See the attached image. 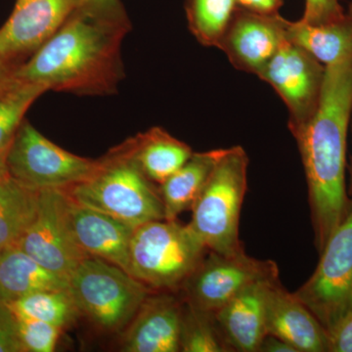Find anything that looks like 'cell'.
I'll return each instance as SVG.
<instances>
[{
	"instance_id": "cell-1",
	"label": "cell",
	"mask_w": 352,
	"mask_h": 352,
	"mask_svg": "<svg viewBox=\"0 0 352 352\" xmlns=\"http://www.w3.org/2000/svg\"><path fill=\"white\" fill-rule=\"evenodd\" d=\"M131 30L122 3H80L61 29L18 67L15 80L78 96L117 94L124 78L122 45Z\"/></svg>"
},
{
	"instance_id": "cell-2",
	"label": "cell",
	"mask_w": 352,
	"mask_h": 352,
	"mask_svg": "<svg viewBox=\"0 0 352 352\" xmlns=\"http://www.w3.org/2000/svg\"><path fill=\"white\" fill-rule=\"evenodd\" d=\"M351 117L352 57L326 66L316 112L294 136L305 168L315 247L319 252L351 207L346 183Z\"/></svg>"
},
{
	"instance_id": "cell-3",
	"label": "cell",
	"mask_w": 352,
	"mask_h": 352,
	"mask_svg": "<svg viewBox=\"0 0 352 352\" xmlns=\"http://www.w3.org/2000/svg\"><path fill=\"white\" fill-rule=\"evenodd\" d=\"M64 191L76 203L134 228L164 219L160 190L139 168L129 140L99 159L96 170L87 179Z\"/></svg>"
},
{
	"instance_id": "cell-4",
	"label": "cell",
	"mask_w": 352,
	"mask_h": 352,
	"mask_svg": "<svg viewBox=\"0 0 352 352\" xmlns=\"http://www.w3.org/2000/svg\"><path fill=\"white\" fill-rule=\"evenodd\" d=\"M249 163V157L241 146L226 149L192 206L189 224L208 251L226 254L244 251L239 224Z\"/></svg>"
},
{
	"instance_id": "cell-5",
	"label": "cell",
	"mask_w": 352,
	"mask_h": 352,
	"mask_svg": "<svg viewBox=\"0 0 352 352\" xmlns=\"http://www.w3.org/2000/svg\"><path fill=\"white\" fill-rule=\"evenodd\" d=\"M207 251L190 224L154 220L134 229L129 272L156 291H178Z\"/></svg>"
},
{
	"instance_id": "cell-6",
	"label": "cell",
	"mask_w": 352,
	"mask_h": 352,
	"mask_svg": "<svg viewBox=\"0 0 352 352\" xmlns=\"http://www.w3.org/2000/svg\"><path fill=\"white\" fill-rule=\"evenodd\" d=\"M69 291L80 314L101 330L120 332L156 289L115 264L88 256L69 276Z\"/></svg>"
},
{
	"instance_id": "cell-7",
	"label": "cell",
	"mask_w": 352,
	"mask_h": 352,
	"mask_svg": "<svg viewBox=\"0 0 352 352\" xmlns=\"http://www.w3.org/2000/svg\"><path fill=\"white\" fill-rule=\"evenodd\" d=\"M98 163L99 160L62 149L27 120L18 129L6 157L9 175L36 190L74 186L91 175Z\"/></svg>"
},
{
	"instance_id": "cell-8",
	"label": "cell",
	"mask_w": 352,
	"mask_h": 352,
	"mask_svg": "<svg viewBox=\"0 0 352 352\" xmlns=\"http://www.w3.org/2000/svg\"><path fill=\"white\" fill-rule=\"evenodd\" d=\"M319 254L314 274L295 294L328 332L352 311V201Z\"/></svg>"
},
{
	"instance_id": "cell-9",
	"label": "cell",
	"mask_w": 352,
	"mask_h": 352,
	"mask_svg": "<svg viewBox=\"0 0 352 352\" xmlns=\"http://www.w3.org/2000/svg\"><path fill=\"white\" fill-rule=\"evenodd\" d=\"M276 276L279 271L274 261L252 258L245 251L231 254L210 251L179 289L185 302L214 314L250 285Z\"/></svg>"
},
{
	"instance_id": "cell-10",
	"label": "cell",
	"mask_w": 352,
	"mask_h": 352,
	"mask_svg": "<svg viewBox=\"0 0 352 352\" xmlns=\"http://www.w3.org/2000/svg\"><path fill=\"white\" fill-rule=\"evenodd\" d=\"M326 66L285 39L258 74L273 87L289 111V129L296 136L314 117L320 101Z\"/></svg>"
},
{
	"instance_id": "cell-11",
	"label": "cell",
	"mask_w": 352,
	"mask_h": 352,
	"mask_svg": "<svg viewBox=\"0 0 352 352\" xmlns=\"http://www.w3.org/2000/svg\"><path fill=\"white\" fill-rule=\"evenodd\" d=\"M67 204L64 190H41L38 212L17 247L51 272L69 280L88 256L74 239Z\"/></svg>"
},
{
	"instance_id": "cell-12",
	"label": "cell",
	"mask_w": 352,
	"mask_h": 352,
	"mask_svg": "<svg viewBox=\"0 0 352 352\" xmlns=\"http://www.w3.org/2000/svg\"><path fill=\"white\" fill-rule=\"evenodd\" d=\"M82 0H17L0 28V57L20 66L43 47Z\"/></svg>"
},
{
	"instance_id": "cell-13",
	"label": "cell",
	"mask_w": 352,
	"mask_h": 352,
	"mask_svg": "<svg viewBox=\"0 0 352 352\" xmlns=\"http://www.w3.org/2000/svg\"><path fill=\"white\" fill-rule=\"evenodd\" d=\"M280 14L261 15L238 8L219 44L234 68L258 75L286 39Z\"/></svg>"
},
{
	"instance_id": "cell-14",
	"label": "cell",
	"mask_w": 352,
	"mask_h": 352,
	"mask_svg": "<svg viewBox=\"0 0 352 352\" xmlns=\"http://www.w3.org/2000/svg\"><path fill=\"white\" fill-rule=\"evenodd\" d=\"M175 291H153L126 326L120 351L177 352L184 300Z\"/></svg>"
},
{
	"instance_id": "cell-15",
	"label": "cell",
	"mask_w": 352,
	"mask_h": 352,
	"mask_svg": "<svg viewBox=\"0 0 352 352\" xmlns=\"http://www.w3.org/2000/svg\"><path fill=\"white\" fill-rule=\"evenodd\" d=\"M67 217L74 239L88 256L104 259L131 274L129 250L134 227L69 196Z\"/></svg>"
},
{
	"instance_id": "cell-16",
	"label": "cell",
	"mask_w": 352,
	"mask_h": 352,
	"mask_svg": "<svg viewBox=\"0 0 352 352\" xmlns=\"http://www.w3.org/2000/svg\"><path fill=\"white\" fill-rule=\"evenodd\" d=\"M279 276L265 278L243 289L214 312L220 335L231 351L258 352L266 332V305L271 286Z\"/></svg>"
},
{
	"instance_id": "cell-17",
	"label": "cell",
	"mask_w": 352,
	"mask_h": 352,
	"mask_svg": "<svg viewBox=\"0 0 352 352\" xmlns=\"http://www.w3.org/2000/svg\"><path fill=\"white\" fill-rule=\"evenodd\" d=\"M266 332L298 352H328V333L298 298L275 281L268 293Z\"/></svg>"
},
{
	"instance_id": "cell-18",
	"label": "cell",
	"mask_w": 352,
	"mask_h": 352,
	"mask_svg": "<svg viewBox=\"0 0 352 352\" xmlns=\"http://www.w3.org/2000/svg\"><path fill=\"white\" fill-rule=\"evenodd\" d=\"M69 288V280L51 272L17 245L0 251V300L11 303L44 289Z\"/></svg>"
},
{
	"instance_id": "cell-19",
	"label": "cell",
	"mask_w": 352,
	"mask_h": 352,
	"mask_svg": "<svg viewBox=\"0 0 352 352\" xmlns=\"http://www.w3.org/2000/svg\"><path fill=\"white\" fill-rule=\"evenodd\" d=\"M129 141L139 168L155 184H163L194 153L186 143L157 126Z\"/></svg>"
},
{
	"instance_id": "cell-20",
	"label": "cell",
	"mask_w": 352,
	"mask_h": 352,
	"mask_svg": "<svg viewBox=\"0 0 352 352\" xmlns=\"http://www.w3.org/2000/svg\"><path fill=\"white\" fill-rule=\"evenodd\" d=\"M226 149L193 153L179 170L160 185L164 219L175 220L191 210Z\"/></svg>"
},
{
	"instance_id": "cell-21",
	"label": "cell",
	"mask_w": 352,
	"mask_h": 352,
	"mask_svg": "<svg viewBox=\"0 0 352 352\" xmlns=\"http://www.w3.org/2000/svg\"><path fill=\"white\" fill-rule=\"evenodd\" d=\"M286 38L307 51L324 66L352 57V18L324 25H309L302 21L287 20Z\"/></svg>"
},
{
	"instance_id": "cell-22",
	"label": "cell",
	"mask_w": 352,
	"mask_h": 352,
	"mask_svg": "<svg viewBox=\"0 0 352 352\" xmlns=\"http://www.w3.org/2000/svg\"><path fill=\"white\" fill-rule=\"evenodd\" d=\"M41 190L7 175L0 182V251L17 245L38 212Z\"/></svg>"
},
{
	"instance_id": "cell-23",
	"label": "cell",
	"mask_w": 352,
	"mask_h": 352,
	"mask_svg": "<svg viewBox=\"0 0 352 352\" xmlns=\"http://www.w3.org/2000/svg\"><path fill=\"white\" fill-rule=\"evenodd\" d=\"M238 8L236 0H185L190 32L208 47H219Z\"/></svg>"
},
{
	"instance_id": "cell-24",
	"label": "cell",
	"mask_w": 352,
	"mask_h": 352,
	"mask_svg": "<svg viewBox=\"0 0 352 352\" xmlns=\"http://www.w3.org/2000/svg\"><path fill=\"white\" fill-rule=\"evenodd\" d=\"M9 305L18 317L36 319L62 329L71 325L80 314L69 288L34 292Z\"/></svg>"
},
{
	"instance_id": "cell-25",
	"label": "cell",
	"mask_w": 352,
	"mask_h": 352,
	"mask_svg": "<svg viewBox=\"0 0 352 352\" xmlns=\"http://www.w3.org/2000/svg\"><path fill=\"white\" fill-rule=\"evenodd\" d=\"M179 349L183 352H230L220 335L214 314L203 311L184 300Z\"/></svg>"
},
{
	"instance_id": "cell-26",
	"label": "cell",
	"mask_w": 352,
	"mask_h": 352,
	"mask_svg": "<svg viewBox=\"0 0 352 352\" xmlns=\"http://www.w3.org/2000/svg\"><path fill=\"white\" fill-rule=\"evenodd\" d=\"M45 92L43 85L15 80L0 94V151L11 144L25 113Z\"/></svg>"
},
{
	"instance_id": "cell-27",
	"label": "cell",
	"mask_w": 352,
	"mask_h": 352,
	"mask_svg": "<svg viewBox=\"0 0 352 352\" xmlns=\"http://www.w3.org/2000/svg\"><path fill=\"white\" fill-rule=\"evenodd\" d=\"M19 336L24 352H53L63 329L36 320L18 317Z\"/></svg>"
},
{
	"instance_id": "cell-28",
	"label": "cell",
	"mask_w": 352,
	"mask_h": 352,
	"mask_svg": "<svg viewBox=\"0 0 352 352\" xmlns=\"http://www.w3.org/2000/svg\"><path fill=\"white\" fill-rule=\"evenodd\" d=\"M346 15L339 0H305L300 21L309 25H324L342 19Z\"/></svg>"
},
{
	"instance_id": "cell-29",
	"label": "cell",
	"mask_w": 352,
	"mask_h": 352,
	"mask_svg": "<svg viewBox=\"0 0 352 352\" xmlns=\"http://www.w3.org/2000/svg\"><path fill=\"white\" fill-rule=\"evenodd\" d=\"M0 352H24L19 336V320L8 303L0 300Z\"/></svg>"
},
{
	"instance_id": "cell-30",
	"label": "cell",
	"mask_w": 352,
	"mask_h": 352,
	"mask_svg": "<svg viewBox=\"0 0 352 352\" xmlns=\"http://www.w3.org/2000/svg\"><path fill=\"white\" fill-rule=\"evenodd\" d=\"M327 333L328 352H352V311Z\"/></svg>"
},
{
	"instance_id": "cell-31",
	"label": "cell",
	"mask_w": 352,
	"mask_h": 352,
	"mask_svg": "<svg viewBox=\"0 0 352 352\" xmlns=\"http://www.w3.org/2000/svg\"><path fill=\"white\" fill-rule=\"evenodd\" d=\"M238 7L249 12L261 15H277L283 6V0H236Z\"/></svg>"
},
{
	"instance_id": "cell-32",
	"label": "cell",
	"mask_w": 352,
	"mask_h": 352,
	"mask_svg": "<svg viewBox=\"0 0 352 352\" xmlns=\"http://www.w3.org/2000/svg\"><path fill=\"white\" fill-rule=\"evenodd\" d=\"M258 352H298L291 344L272 335H266L259 344Z\"/></svg>"
},
{
	"instance_id": "cell-33",
	"label": "cell",
	"mask_w": 352,
	"mask_h": 352,
	"mask_svg": "<svg viewBox=\"0 0 352 352\" xmlns=\"http://www.w3.org/2000/svg\"><path fill=\"white\" fill-rule=\"evenodd\" d=\"M18 65L10 63L0 57V94L15 82V72Z\"/></svg>"
},
{
	"instance_id": "cell-34",
	"label": "cell",
	"mask_w": 352,
	"mask_h": 352,
	"mask_svg": "<svg viewBox=\"0 0 352 352\" xmlns=\"http://www.w3.org/2000/svg\"><path fill=\"white\" fill-rule=\"evenodd\" d=\"M80 3L92 6L109 7L118 6L122 2L120 0H82Z\"/></svg>"
},
{
	"instance_id": "cell-35",
	"label": "cell",
	"mask_w": 352,
	"mask_h": 352,
	"mask_svg": "<svg viewBox=\"0 0 352 352\" xmlns=\"http://www.w3.org/2000/svg\"><path fill=\"white\" fill-rule=\"evenodd\" d=\"M9 146L8 147L6 148V149L1 150V151H0V182H1V180L3 179V178L6 177L7 175H8V170H7L6 166V157L7 152H8Z\"/></svg>"
},
{
	"instance_id": "cell-36",
	"label": "cell",
	"mask_w": 352,
	"mask_h": 352,
	"mask_svg": "<svg viewBox=\"0 0 352 352\" xmlns=\"http://www.w3.org/2000/svg\"><path fill=\"white\" fill-rule=\"evenodd\" d=\"M351 132H352V117H351ZM349 197H352V156L351 160V164H349Z\"/></svg>"
},
{
	"instance_id": "cell-37",
	"label": "cell",
	"mask_w": 352,
	"mask_h": 352,
	"mask_svg": "<svg viewBox=\"0 0 352 352\" xmlns=\"http://www.w3.org/2000/svg\"><path fill=\"white\" fill-rule=\"evenodd\" d=\"M347 14H349V15L351 16V17L352 18V0L351 4H349V12H347Z\"/></svg>"
}]
</instances>
